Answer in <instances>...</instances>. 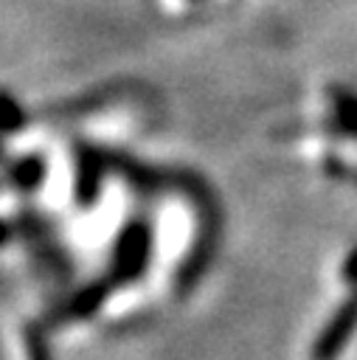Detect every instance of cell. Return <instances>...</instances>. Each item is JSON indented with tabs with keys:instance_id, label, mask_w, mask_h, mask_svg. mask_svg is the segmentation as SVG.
I'll list each match as a JSON object with an SVG mask.
<instances>
[{
	"instance_id": "6da1fadb",
	"label": "cell",
	"mask_w": 357,
	"mask_h": 360,
	"mask_svg": "<svg viewBox=\"0 0 357 360\" xmlns=\"http://www.w3.org/2000/svg\"><path fill=\"white\" fill-rule=\"evenodd\" d=\"M152 245H155V231L146 217H132L115 236L112 242V259H110V278L115 287L132 284L143 278L149 259H152Z\"/></svg>"
},
{
	"instance_id": "7a4b0ae2",
	"label": "cell",
	"mask_w": 357,
	"mask_h": 360,
	"mask_svg": "<svg viewBox=\"0 0 357 360\" xmlns=\"http://www.w3.org/2000/svg\"><path fill=\"white\" fill-rule=\"evenodd\" d=\"M107 158L93 149V146H76V172H73V200L82 211L93 208L101 186H104V172H107Z\"/></svg>"
},
{
	"instance_id": "3957f363",
	"label": "cell",
	"mask_w": 357,
	"mask_h": 360,
	"mask_svg": "<svg viewBox=\"0 0 357 360\" xmlns=\"http://www.w3.org/2000/svg\"><path fill=\"white\" fill-rule=\"evenodd\" d=\"M112 278L104 276V278H96V281H87L84 287H79L56 312H53V323H76V321H84V318H93L104 301L110 298L112 292Z\"/></svg>"
},
{
	"instance_id": "277c9868",
	"label": "cell",
	"mask_w": 357,
	"mask_h": 360,
	"mask_svg": "<svg viewBox=\"0 0 357 360\" xmlns=\"http://www.w3.org/2000/svg\"><path fill=\"white\" fill-rule=\"evenodd\" d=\"M45 172H48V166H45L42 155H34V152L31 155H20L17 160L8 163V183L17 191L31 194V191H37L42 186Z\"/></svg>"
},
{
	"instance_id": "5b68a950",
	"label": "cell",
	"mask_w": 357,
	"mask_h": 360,
	"mask_svg": "<svg viewBox=\"0 0 357 360\" xmlns=\"http://www.w3.org/2000/svg\"><path fill=\"white\" fill-rule=\"evenodd\" d=\"M25 110L22 104L17 101L14 93H8L6 87H0V135H11V132H20L25 127Z\"/></svg>"
},
{
	"instance_id": "8992f818",
	"label": "cell",
	"mask_w": 357,
	"mask_h": 360,
	"mask_svg": "<svg viewBox=\"0 0 357 360\" xmlns=\"http://www.w3.org/2000/svg\"><path fill=\"white\" fill-rule=\"evenodd\" d=\"M22 346H25V357L28 360H53L48 338H45V329L37 321H28L22 326Z\"/></svg>"
},
{
	"instance_id": "52a82bcc",
	"label": "cell",
	"mask_w": 357,
	"mask_h": 360,
	"mask_svg": "<svg viewBox=\"0 0 357 360\" xmlns=\"http://www.w3.org/2000/svg\"><path fill=\"white\" fill-rule=\"evenodd\" d=\"M14 236H20V233H17V222H14V219L0 217V248H3V245H8Z\"/></svg>"
},
{
	"instance_id": "ba28073f",
	"label": "cell",
	"mask_w": 357,
	"mask_h": 360,
	"mask_svg": "<svg viewBox=\"0 0 357 360\" xmlns=\"http://www.w3.org/2000/svg\"><path fill=\"white\" fill-rule=\"evenodd\" d=\"M6 158V149H3V135H0V160Z\"/></svg>"
}]
</instances>
